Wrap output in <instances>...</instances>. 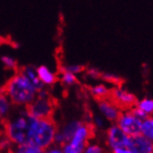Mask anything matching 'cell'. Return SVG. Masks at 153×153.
<instances>
[{
  "instance_id": "14",
  "label": "cell",
  "mask_w": 153,
  "mask_h": 153,
  "mask_svg": "<svg viewBox=\"0 0 153 153\" xmlns=\"http://www.w3.org/2000/svg\"><path fill=\"white\" fill-rule=\"evenodd\" d=\"M11 106L12 103L10 98L7 97L2 89H0V122L7 119V115L10 112Z\"/></svg>"
},
{
  "instance_id": "23",
  "label": "cell",
  "mask_w": 153,
  "mask_h": 153,
  "mask_svg": "<svg viewBox=\"0 0 153 153\" xmlns=\"http://www.w3.org/2000/svg\"><path fill=\"white\" fill-rule=\"evenodd\" d=\"M130 111L137 117V118H138L139 120H141V121H144L145 119H147L148 117H149V115L146 113V112H144L142 110H140L139 108H137V106H134V107H132L131 109H130Z\"/></svg>"
},
{
  "instance_id": "30",
  "label": "cell",
  "mask_w": 153,
  "mask_h": 153,
  "mask_svg": "<svg viewBox=\"0 0 153 153\" xmlns=\"http://www.w3.org/2000/svg\"><path fill=\"white\" fill-rule=\"evenodd\" d=\"M126 153H134V152H133V151H131V150H129V149H127V151H126Z\"/></svg>"
},
{
  "instance_id": "6",
  "label": "cell",
  "mask_w": 153,
  "mask_h": 153,
  "mask_svg": "<svg viewBox=\"0 0 153 153\" xmlns=\"http://www.w3.org/2000/svg\"><path fill=\"white\" fill-rule=\"evenodd\" d=\"M109 97L118 106L120 109H131L137 103V98L132 93L128 92L126 89L120 86H116L111 90Z\"/></svg>"
},
{
  "instance_id": "21",
  "label": "cell",
  "mask_w": 153,
  "mask_h": 153,
  "mask_svg": "<svg viewBox=\"0 0 153 153\" xmlns=\"http://www.w3.org/2000/svg\"><path fill=\"white\" fill-rule=\"evenodd\" d=\"M85 67L83 65H80V64H71V65H65L64 67H62L61 70L69 71V73H71L75 75L83 73V71H85Z\"/></svg>"
},
{
  "instance_id": "27",
  "label": "cell",
  "mask_w": 153,
  "mask_h": 153,
  "mask_svg": "<svg viewBox=\"0 0 153 153\" xmlns=\"http://www.w3.org/2000/svg\"><path fill=\"white\" fill-rule=\"evenodd\" d=\"M95 125H97V126H98V127H103V125H104L103 119L100 118V117H96L95 118Z\"/></svg>"
},
{
  "instance_id": "9",
  "label": "cell",
  "mask_w": 153,
  "mask_h": 153,
  "mask_svg": "<svg viewBox=\"0 0 153 153\" xmlns=\"http://www.w3.org/2000/svg\"><path fill=\"white\" fill-rule=\"evenodd\" d=\"M91 134H93V127L91 125L81 123V125L74 133L73 138L71 139L70 145L84 150L85 148V143L91 136Z\"/></svg>"
},
{
  "instance_id": "8",
  "label": "cell",
  "mask_w": 153,
  "mask_h": 153,
  "mask_svg": "<svg viewBox=\"0 0 153 153\" xmlns=\"http://www.w3.org/2000/svg\"><path fill=\"white\" fill-rule=\"evenodd\" d=\"M97 106L101 114L106 119L111 122H116L122 112L120 108L117 106L109 97L98 100Z\"/></svg>"
},
{
  "instance_id": "13",
  "label": "cell",
  "mask_w": 153,
  "mask_h": 153,
  "mask_svg": "<svg viewBox=\"0 0 153 153\" xmlns=\"http://www.w3.org/2000/svg\"><path fill=\"white\" fill-rule=\"evenodd\" d=\"M37 75L41 83L45 86H51L55 85L58 82V76L55 73H53L51 70L48 69V67L41 65L36 68Z\"/></svg>"
},
{
  "instance_id": "24",
  "label": "cell",
  "mask_w": 153,
  "mask_h": 153,
  "mask_svg": "<svg viewBox=\"0 0 153 153\" xmlns=\"http://www.w3.org/2000/svg\"><path fill=\"white\" fill-rule=\"evenodd\" d=\"M85 71H86V75L90 78H92L94 80H97V79H100L101 77V73L98 69H96V68H88V69H85Z\"/></svg>"
},
{
  "instance_id": "29",
  "label": "cell",
  "mask_w": 153,
  "mask_h": 153,
  "mask_svg": "<svg viewBox=\"0 0 153 153\" xmlns=\"http://www.w3.org/2000/svg\"><path fill=\"white\" fill-rule=\"evenodd\" d=\"M44 153H63V151H62L61 149H49L46 152Z\"/></svg>"
},
{
  "instance_id": "20",
  "label": "cell",
  "mask_w": 153,
  "mask_h": 153,
  "mask_svg": "<svg viewBox=\"0 0 153 153\" xmlns=\"http://www.w3.org/2000/svg\"><path fill=\"white\" fill-rule=\"evenodd\" d=\"M1 62L3 63L4 67L7 70H11V71H17L18 70H19L17 59L11 56H8V55L2 56L1 57Z\"/></svg>"
},
{
  "instance_id": "31",
  "label": "cell",
  "mask_w": 153,
  "mask_h": 153,
  "mask_svg": "<svg viewBox=\"0 0 153 153\" xmlns=\"http://www.w3.org/2000/svg\"><path fill=\"white\" fill-rule=\"evenodd\" d=\"M0 137H2V132L0 131Z\"/></svg>"
},
{
  "instance_id": "3",
  "label": "cell",
  "mask_w": 153,
  "mask_h": 153,
  "mask_svg": "<svg viewBox=\"0 0 153 153\" xmlns=\"http://www.w3.org/2000/svg\"><path fill=\"white\" fill-rule=\"evenodd\" d=\"M56 133L57 125L52 118H33L30 129L29 142L45 150L54 142Z\"/></svg>"
},
{
  "instance_id": "5",
  "label": "cell",
  "mask_w": 153,
  "mask_h": 153,
  "mask_svg": "<svg viewBox=\"0 0 153 153\" xmlns=\"http://www.w3.org/2000/svg\"><path fill=\"white\" fill-rule=\"evenodd\" d=\"M116 124L127 134L128 137L137 136L141 134L142 121L134 116L130 110L121 112L116 121Z\"/></svg>"
},
{
  "instance_id": "12",
  "label": "cell",
  "mask_w": 153,
  "mask_h": 153,
  "mask_svg": "<svg viewBox=\"0 0 153 153\" xmlns=\"http://www.w3.org/2000/svg\"><path fill=\"white\" fill-rule=\"evenodd\" d=\"M21 73L29 80V82L35 87V89L37 90V92L40 91L41 89L45 88V86L42 83L41 81L39 80L38 78V75H37V71H36V67H33V66H24V67H22V68H19L18 70Z\"/></svg>"
},
{
  "instance_id": "2",
  "label": "cell",
  "mask_w": 153,
  "mask_h": 153,
  "mask_svg": "<svg viewBox=\"0 0 153 153\" xmlns=\"http://www.w3.org/2000/svg\"><path fill=\"white\" fill-rule=\"evenodd\" d=\"M32 121L33 117L28 114L25 108L14 118L5 119L2 123L6 137L16 145L28 143Z\"/></svg>"
},
{
  "instance_id": "25",
  "label": "cell",
  "mask_w": 153,
  "mask_h": 153,
  "mask_svg": "<svg viewBox=\"0 0 153 153\" xmlns=\"http://www.w3.org/2000/svg\"><path fill=\"white\" fill-rule=\"evenodd\" d=\"M62 151H63V153H82L84 150L78 148H74L71 145H70V144H67V145L64 146Z\"/></svg>"
},
{
  "instance_id": "10",
  "label": "cell",
  "mask_w": 153,
  "mask_h": 153,
  "mask_svg": "<svg viewBox=\"0 0 153 153\" xmlns=\"http://www.w3.org/2000/svg\"><path fill=\"white\" fill-rule=\"evenodd\" d=\"M128 136L118 125H113L108 130V143L114 149L116 148H125L128 140Z\"/></svg>"
},
{
  "instance_id": "19",
  "label": "cell",
  "mask_w": 153,
  "mask_h": 153,
  "mask_svg": "<svg viewBox=\"0 0 153 153\" xmlns=\"http://www.w3.org/2000/svg\"><path fill=\"white\" fill-rule=\"evenodd\" d=\"M144 112H146L149 116L153 115V100L152 98H143V100L137 101L136 105Z\"/></svg>"
},
{
  "instance_id": "15",
  "label": "cell",
  "mask_w": 153,
  "mask_h": 153,
  "mask_svg": "<svg viewBox=\"0 0 153 153\" xmlns=\"http://www.w3.org/2000/svg\"><path fill=\"white\" fill-rule=\"evenodd\" d=\"M89 92L91 93V95L94 97L97 98V100H101V98H105L109 97L111 89L104 84H98V85L89 87Z\"/></svg>"
},
{
  "instance_id": "11",
  "label": "cell",
  "mask_w": 153,
  "mask_h": 153,
  "mask_svg": "<svg viewBox=\"0 0 153 153\" xmlns=\"http://www.w3.org/2000/svg\"><path fill=\"white\" fill-rule=\"evenodd\" d=\"M81 122L78 121H73L67 123L60 132H57L54 141H56L59 144H65L68 141H71L73 138L74 133L78 129V127L81 125Z\"/></svg>"
},
{
  "instance_id": "17",
  "label": "cell",
  "mask_w": 153,
  "mask_h": 153,
  "mask_svg": "<svg viewBox=\"0 0 153 153\" xmlns=\"http://www.w3.org/2000/svg\"><path fill=\"white\" fill-rule=\"evenodd\" d=\"M141 134L153 142V117L149 116L147 119L142 121Z\"/></svg>"
},
{
  "instance_id": "16",
  "label": "cell",
  "mask_w": 153,
  "mask_h": 153,
  "mask_svg": "<svg viewBox=\"0 0 153 153\" xmlns=\"http://www.w3.org/2000/svg\"><path fill=\"white\" fill-rule=\"evenodd\" d=\"M12 153H44V149L28 142L17 145Z\"/></svg>"
},
{
  "instance_id": "18",
  "label": "cell",
  "mask_w": 153,
  "mask_h": 153,
  "mask_svg": "<svg viewBox=\"0 0 153 153\" xmlns=\"http://www.w3.org/2000/svg\"><path fill=\"white\" fill-rule=\"evenodd\" d=\"M59 80H60V82L66 86H73L76 85L78 82L77 75L71 73H69V71H63V70H61Z\"/></svg>"
},
{
  "instance_id": "4",
  "label": "cell",
  "mask_w": 153,
  "mask_h": 153,
  "mask_svg": "<svg viewBox=\"0 0 153 153\" xmlns=\"http://www.w3.org/2000/svg\"><path fill=\"white\" fill-rule=\"evenodd\" d=\"M26 111L30 116L35 119H49L52 118L56 109V101L49 95L46 88L37 92L34 100L27 105Z\"/></svg>"
},
{
  "instance_id": "1",
  "label": "cell",
  "mask_w": 153,
  "mask_h": 153,
  "mask_svg": "<svg viewBox=\"0 0 153 153\" xmlns=\"http://www.w3.org/2000/svg\"><path fill=\"white\" fill-rule=\"evenodd\" d=\"M1 89L10 98L12 105L19 107H26L37 95V90L19 71L7 80Z\"/></svg>"
},
{
  "instance_id": "26",
  "label": "cell",
  "mask_w": 153,
  "mask_h": 153,
  "mask_svg": "<svg viewBox=\"0 0 153 153\" xmlns=\"http://www.w3.org/2000/svg\"><path fill=\"white\" fill-rule=\"evenodd\" d=\"M82 153H102V149L97 145H91L87 148H85Z\"/></svg>"
},
{
  "instance_id": "22",
  "label": "cell",
  "mask_w": 153,
  "mask_h": 153,
  "mask_svg": "<svg viewBox=\"0 0 153 153\" xmlns=\"http://www.w3.org/2000/svg\"><path fill=\"white\" fill-rule=\"evenodd\" d=\"M100 79L104 80L107 83H112V84H119V82H120V78L116 74H113L101 73Z\"/></svg>"
},
{
  "instance_id": "7",
  "label": "cell",
  "mask_w": 153,
  "mask_h": 153,
  "mask_svg": "<svg viewBox=\"0 0 153 153\" xmlns=\"http://www.w3.org/2000/svg\"><path fill=\"white\" fill-rule=\"evenodd\" d=\"M125 148L134 153H153V142L140 134L129 137Z\"/></svg>"
},
{
  "instance_id": "28",
  "label": "cell",
  "mask_w": 153,
  "mask_h": 153,
  "mask_svg": "<svg viewBox=\"0 0 153 153\" xmlns=\"http://www.w3.org/2000/svg\"><path fill=\"white\" fill-rule=\"evenodd\" d=\"M126 148H116L113 149V153H126Z\"/></svg>"
}]
</instances>
